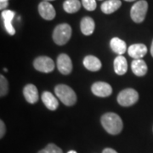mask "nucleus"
Instances as JSON below:
<instances>
[{
  "mask_svg": "<svg viewBox=\"0 0 153 153\" xmlns=\"http://www.w3.org/2000/svg\"><path fill=\"white\" fill-rule=\"evenodd\" d=\"M101 124L103 126L105 131L109 133L110 134H118L123 130V121L121 117L116 113L108 112L101 117Z\"/></svg>",
  "mask_w": 153,
  "mask_h": 153,
  "instance_id": "f257e3e1",
  "label": "nucleus"
},
{
  "mask_svg": "<svg viewBox=\"0 0 153 153\" xmlns=\"http://www.w3.org/2000/svg\"><path fill=\"white\" fill-rule=\"evenodd\" d=\"M56 96L60 101L67 106L73 105L76 102V95L74 90L67 85L59 84L55 88Z\"/></svg>",
  "mask_w": 153,
  "mask_h": 153,
  "instance_id": "f03ea898",
  "label": "nucleus"
},
{
  "mask_svg": "<svg viewBox=\"0 0 153 153\" xmlns=\"http://www.w3.org/2000/svg\"><path fill=\"white\" fill-rule=\"evenodd\" d=\"M71 27L66 23L60 24L53 32V40L58 45L66 44L71 37Z\"/></svg>",
  "mask_w": 153,
  "mask_h": 153,
  "instance_id": "7ed1b4c3",
  "label": "nucleus"
},
{
  "mask_svg": "<svg viewBox=\"0 0 153 153\" xmlns=\"http://www.w3.org/2000/svg\"><path fill=\"white\" fill-rule=\"evenodd\" d=\"M148 10V3L146 0H140L132 6L130 10L131 19L135 23L144 22Z\"/></svg>",
  "mask_w": 153,
  "mask_h": 153,
  "instance_id": "20e7f679",
  "label": "nucleus"
},
{
  "mask_svg": "<svg viewBox=\"0 0 153 153\" xmlns=\"http://www.w3.org/2000/svg\"><path fill=\"white\" fill-rule=\"evenodd\" d=\"M139 100V94L133 88L122 90L117 95V102L122 106H130L134 105Z\"/></svg>",
  "mask_w": 153,
  "mask_h": 153,
  "instance_id": "39448f33",
  "label": "nucleus"
},
{
  "mask_svg": "<svg viewBox=\"0 0 153 153\" xmlns=\"http://www.w3.org/2000/svg\"><path fill=\"white\" fill-rule=\"evenodd\" d=\"M33 66L37 71L49 73L54 71L55 62L48 56H39L33 61Z\"/></svg>",
  "mask_w": 153,
  "mask_h": 153,
  "instance_id": "423d86ee",
  "label": "nucleus"
},
{
  "mask_svg": "<svg viewBox=\"0 0 153 153\" xmlns=\"http://www.w3.org/2000/svg\"><path fill=\"white\" fill-rule=\"evenodd\" d=\"M92 93L99 97H108L112 93V88L109 83L105 82H96L91 87Z\"/></svg>",
  "mask_w": 153,
  "mask_h": 153,
  "instance_id": "0eeeda50",
  "label": "nucleus"
},
{
  "mask_svg": "<svg viewBox=\"0 0 153 153\" xmlns=\"http://www.w3.org/2000/svg\"><path fill=\"white\" fill-rule=\"evenodd\" d=\"M57 67L61 74H70L72 71V62L71 58L66 54H60L57 58Z\"/></svg>",
  "mask_w": 153,
  "mask_h": 153,
  "instance_id": "6e6552de",
  "label": "nucleus"
},
{
  "mask_svg": "<svg viewBox=\"0 0 153 153\" xmlns=\"http://www.w3.org/2000/svg\"><path fill=\"white\" fill-rule=\"evenodd\" d=\"M38 12L42 18L46 21H51L55 17V10L54 6L47 1H43L38 5Z\"/></svg>",
  "mask_w": 153,
  "mask_h": 153,
  "instance_id": "1a4fd4ad",
  "label": "nucleus"
},
{
  "mask_svg": "<svg viewBox=\"0 0 153 153\" xmlns=\"http://www.w3.org/2000/svg\"><path fill=\"white\" fill-rule=\"evenodd\" d=\"M147 53V48L143 44H134L129 46L128 49V54L134 60H140Z\"/></svg>",
  "mask_w": 153,
  "mask_h": 153,
  "instance_id": "9d476101",
  "label": "nucleus"
},
{
  "mask_svg": "<svg viewBox=\"0 0 153 153\" xmlns=\"http://www.w3.org/2000/svg\"><path fill=\"white\" fill-rule=\"evenodd\" d=\"M15 16H16V13L14 11L9 10H4L1 14V16L4 20L5 30L7 31V33L11 36L15 35V33H16V30H15L14 27L12 26V21H13Z\"/></svg>",
  "mask_w": 153,
  "mask_h": 153,
  "instance_id": "9b49d317",
  "label": "nucleus"
},
{
  "mask_svg": "<svg viewBox=\"0 0 153 153\" xmlns=\"http://www.w3.org/2000/svg\"><path fill=\"white\" fill-rule=\"evenodd\" d=\"M23 94L26 100L30 104H35L38 100V91L37 87L33 84L26 85L23 89Z\"/></svg>",
  "mask_w": 153,
  "mask_h": 153,
  "instance_id": "f8f14e48",
  "label": "nucleus"
},
{
  "mask_svg": "<svg viewBox=\"0 0 153 153\" xmlns=\"http://www.w3.org/2000/svg\"><path fill=\"white\" fill-rule=\"evenodd\" d=\"M83 66L88 71H97L101 68V62L94 55H87L83 59Z\"/></svg>",
  "mask_w": 153,
  "mask_h": 153,
  "instance_id": "ddd939ff",
  "label": "nucleus"
},
{
  "mask_svg": "<svg viewBox=\"0 0 153 153\" xmlns=\"http://www.w3.org/2000/svg\"><path fill=\"white\" fill-rule=\"evenodd\" d=\"M42 100L45 106L50 111H55L59 106L58 100L49 91H45L42 94Z\"/></svg>",
  "mask_w": 153,
  "mask_h": 153,
  "instance_id": "4468645a",
  "label": "nucleus"
},
{
  "mask_svg": "<svg viewBox=\"0 0 153 153\" xmlns=\"http://www.w3.org/2000/svg\"><path fill=\"white\" fill-rule=\"evenodd\" d=\"M131 68L134 74L138 76H145L148 70L146 63L142 59L133 60L131 63Z\"/></svg>",
  "mask_w": 153,
  "mask_h": 153,
  "instance_id": "2eb2a0df",
  "label": "nucleus"
},
{
  "mask_svg": "<svg viewBox=\"0 0 153 153\" xmlns=\"http://www.w3.org/2000/svg\"><path fill=\"white\" fill-rule=\"evenodd\" d=\"M95 27V24L91 17H83L80 22V29L83 35L89 36L94 33Z\"/></svg>",
  "mask_w": 153,
  "mask_h": 153,
  "instance_id": "dca6fc26",
  "label": "nucleus"
},
{
  "mask_svg": "<svg viewBox=\"0 0 153 153\" xmlns=\"http://www.w3.org/2000/svg\"><path fill=\"white\" fill-rule=\"evenodd\" d=\"M121 5H122V2L120 0H107V1H105L101 4L100 8H101V11L104 14L110 15L117 10Z\"/></svg>",
  "mask_w": 153,
  "mask_h": 153,
  "instance_id": "f3484780",
  "label": "nucleus"
},
{
  "mask_svg": "<svg viewBox=\"0 0 153 153\" xmlns=\"http://www.w3.org/2000/svg\"><path fill=\"white\" fill-rule=\"evenodd\" d=\"M114 71L117 75H124L128 71V62L124 56L118 55L114 60Z\"/></svg>",
  "mask_w": 153,
  "mask_h": 153,
  "instance_id": "a211bd4d",
  "label": "nucleus"
},
{
  "mask_svg": "<svg viewBox=\"0 0 153 153\" xmlns=\"http://www.w3.org/2000/svg\"><path fill=\"white\" fill-rule=\"evenodd\" d=\"M110 45H111V48L112 49V51L119 55H123L127 50L126 43L119 38H112L110 42Z\"/></svg>",
  "mask_w": 153,
  "mask_h": 153,
  "instance_id": "6ab92c4d",
  "label": "nucleus"
},
{
  "mask_svg": "<svg viewBox=\"0 0 153 153\" xmlns=\"http://www.w3.org/2000/svg\"><path fill=\"white\" fill-rule=\"evenodd\" d=\"M81 3L78 0H66L63 4V9L68 14L76 13L80 10Z\"/></svg>",
  "mask_w": 153,
  "mask_h": 153,
  "instance_id": "aec40b11",
  "label": "nucleus"
},
{
  "mask_svg": "<svg viewBox=\"0 0 153 153\" xmlns=\"http://www.w3.org/2000/svg\"><path fill=\"white\" fill-rule=\"evenodd\" d=\"M9 92V83L8 81L3 75L0 76V95L1 97L5 96Z\"/></svg>",
  "mask_w": 153,
  "mask_h": 153,
  "instance_id": "412c9836",
  "label": "nucleus"
},
{
  "mask_svg": "<svg viewBox=\"0 0 153 153\" xmlns=\"http://www.w3.org/2000/svg\"><path fill=\"white\" fill-rule=\"evenodd\" d=\"M38 153H63L62 150L55 144H49L46 147L39 151Z\"/></svg>",
  "mask_w": 153,
  "mask_h": 153,
  "instance_id": "4be33fe9",
  "label": "nucleus"
},
{
  "mask_svg": "<svg viewBox=\"0 0 153 153\" xmlns=\"http://www.w3.org/2000/svg\"><path fill=\"white\" fill-rule=\"evenodd\" d=\"M82 4L88 11H93L96 9L95 0H82Z\"/></svg>",
  "mask_w": 153,
  "mask_h": 153,
  "instance_id": "5701e85b",
  "label": "nucleus"
},
{
  "mask_svg": "<svg viewBox=\"0 0 153 153\" xmlns=\"http://www.w3.org/2000/svg\"><path fill=\"white\" fill-rule=\"evenodd\" d=\"M5 124L3 121H0V138H3L5 134Z\"/></svg>",
  "mask_w": 153,
  "mask_h": 153,
  "instance_id": "b1692460",
  "label": "nucleus"
},
{
  "mask_svg": "<svg viewBox=\"0 0 153 153\" xmlns=\"http://www.w3.org/2000/svg\"><path fill=\"white\" fill-rule=\"evenodd\" d=\"M9 5V0H0V9L3 10Z\"/></svg>",
  "mask_w": 153,
  "mask_h": 153,
  "instance_id": "393cba45",
  "label": "nucleus"
},
{
  "mask_svg": "<svg viewBox=\"0 0 153 153\" xmlns=\"http://www.w3.org/2000/svg\"><path fill=\"white\" fill-rule=\"evenodd\" d=\"M102 153H117L115 150L111 149V148H105L104 151L102 152Z\"/></svg>",
  "mask_w": 153,
  "mask_h": 153,
  "instance_id": "a878e982",
  "label": "nucleus"
},
{
  "mask_svg": "<svg viewBox=\"0 0 153 153\" xmlns=\"http://www.w3.org/2000/svg\"><path fill=\"white\" fill-rule=\"evenodd\" d=\"M151 54L152 55L153 57V40H152V46H151Z\"/></svg>",
  "mask_w": 153,
  "mask_h": 153,
  "instance_id": "bb28decb",
  "label": "nucleus"
},
{
  "mask_svg": "<svg viewBox=\"0 0 153 153\" xmlns=\"http://www.w3.org/2000/svg\"><path fill=\"white\" fill-rule=\"evenodd\" d=\"M67 153H76L75 151H69Z\"/></svg>",
  "mask_w": 153,
  "mask_h": 153,
  "instance_id": "cd10ccee",
  "label": "nucleus"
},
{
  "mask_svg": "<svg viewBox=\"0 0 153 153\" xmlns=\"http://www.w3.org/2000/svg\"><path fill=\"white\" fill-rule=\"evenodd\" d=\"M127 2H133V1H134V0H125Z\"/></svg>",
  "mask_w": 153,
  "mask_h": 153,
  "instance_id": "c85d7f7f",
  "label": "nucleus"
},
{
  "mask_svg": "<svg viewBox=\"0 0 153 153\" xmlns=\"http://www.w3.org/2000/svg\"><path fill=\"white\" fill-rule=\"evenodd\" d=\"M44 1H47V2H49V1H54V0H44Z\"/></svg>",
  "mask_w": 153,
  "mask_h": 153,
  "instance_id": "c756f323",
  "label": "nucleus"
}]
</instances>
